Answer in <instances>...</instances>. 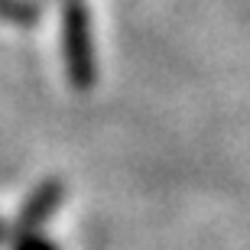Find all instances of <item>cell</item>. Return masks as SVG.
I'll return each instance as SVG.
<instances>
[{"label": "cell", "instance_id": "1", "mask_svg": "<svg viewBox=\"0 0 250 250\" xmlns=\"http://www.w3.org/2000/svg\"><path fill=\"white\" fill-rule=\"evenodd\" d=\"M59 52H62L65 78L75 91H91L98 84V46L94 23L84 0H65L59 13Z\"/></svg>", "mask_w": 250, "mask_h": 250}, {"label": "cell", "instance_id": "2", "mask_svg": "<svg viewBox=\"0 0 250 250\" xmlns=\"http://www.w3.org/2000/svg\"><path fill=\"white\" fill-rule=\"evenodd\" d=\"M62 202H65V182L62 179H42L26 195V202L20 205L13 231H42L52 221V214L62 208Z\"/></svg>", "mask_w": 250, "mask_h": 250}, {"label": "cell", "instance_id": "3", "mask_svg": "<svg viewBox=\"0 0 250 250\" xmlns=\"http://www.w3.org/2000/svg\"><path fill=\"white\" fill-rule=\"evenodd\" d=\"M42 7H46V0H0V20L10 26L29 29L39 23Z\"/></svg>", "mask_w": 250, "mask_h": 250}, {"label": "cell", "instance_id": "4", "mask_svg": "<svg viewBox=\"0 0 250 250\" xmlns=\"http://www.w3.org/2000/svg\"><path fill=\"white\" fill-rule=\"evenodd\" d=\"M10 250H62L46 231H13L10 234Z\"/></svg>", "mask_w": 250, "mask_h": 250}, {"label": "cell", "instance_id": "5", "mask_svg": "<svg viewBox=\"0 0 250 250\" xmlns=\"http://www.w3.org/2000/svg\"><path fill=\"white\" fill-rule=\"evenodd\" d=\"M10 234H13V228H7V221L0 218V247H3V244H10Z\"/></svg>", "mask_w": 250, "mask_h": 250}, {"label": "cell", "instance_id": "6", "mask_svg": "<svg viewBox=\"0 0 250 250\" xmlns=\"http://www.w3.org/2000/svg\"><path fill=\"white\" fill-rule=\"evenodd\" d=\"M59 3H65V0H59Z\"/></svg>", "mask_w": 250, "mask_h": 250}]
</instances>
